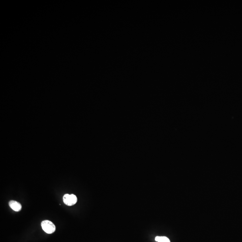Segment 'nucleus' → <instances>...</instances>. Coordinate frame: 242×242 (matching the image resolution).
I'll return each mask as SVG.
<instances>
[{
  "label": "nucleus",
  "instance_id": "nucleus-1",
  "mask_svg": "<svg viewBox=\"0 0 242 242\" xmlns=\"http://www.w3.org/2000/svg\"><path fill=\"white\" fill-rule=\"evenodd\" d=\"M41 225L43 231L47 234H52L56 230L55 225L49 220L43 221Z\"/></svg>",
  "mask_w": 242,
  "mask_h": 242
},
{
  "label": "nucleus",
  "instance_id": "nucleus-2",
  "mask_svg": "<svg viewBox=\"0 0 242 242\" xmlns=\"http://www.w3.org/2000/svg\"><path fill=\"white\" fill-rule=\"evenodd\" d=\"M63 200L66 205L68 206H72L76 203L77 198L75 195L66 194L63 196Z\"/></svg>",
  "mask_w": 242,
  "mask_h": 242
},
{
  "label": "nucleus",
  "instance_id": "nucleus-3",
  "mask_svg": "<svg viewBox=\"0 0 242 242\" xmlns=\"http://www.w3.org/2000/svg\"><path fill=\"white\" fill-rule=\"evenodd\" d=\"M9 206L13 210L16 212H19L21 210L22 205L21 204L15 201H11L9 203Z\"/></svg>",
  "mask_w": 242,
  "mask_h": 242
},
{
  "label": "nucleus",
  "instance_id": "nucleus-4",
  "mask_svg": "<svg viewBox=\"0 0 242 242\" xmlns=\"http://www.w3.org/2000/svg\"><path fill=\"white\" fill-rule=\"evenodd\" d=\"M155 240L158 242H170L168 238L164 236H156Z\"/></svg>",
  "mask_w": 242,
  "mask_h": 242
}]
</instances>
